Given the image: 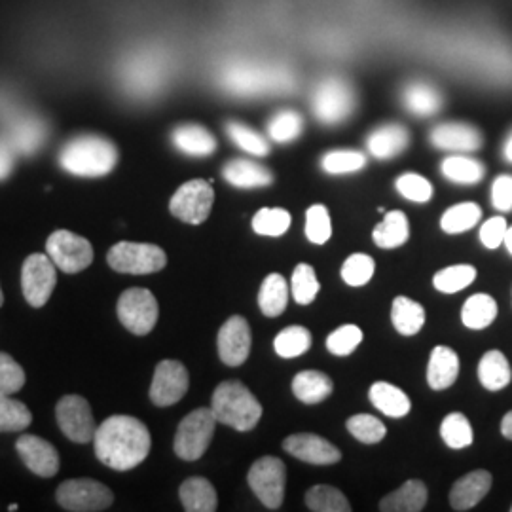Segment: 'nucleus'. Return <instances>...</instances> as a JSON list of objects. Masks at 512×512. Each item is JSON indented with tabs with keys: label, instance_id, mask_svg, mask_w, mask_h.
<instances>
[{
	"label": "nucleus",
	"instance_id": "37",
	"mask_svg": "<svg viewBox=\"0 0 512 512\" xmlns=\"http://www.w3.org/2000/svg\"><path fill=\"white\" fill-rule=\"evenodd\" d=\"M46 137V128L37 118H23L12 128L10 145L21 154H33L42 145Z\"/></svg>",
	"mask_w": 512,
	"mask_h": 512
},
{
	"label": "nucleus",
	"instance_id": "43",
	"mask_svg": "<svg viewBox=\"0 0 512 512\" xmlns=\"http://www.w3.org/2000/svg\"><path fill=\"white\" fill-rule=\"evenodd\" d=\"M302 129H304V120L298 112L281 110L270 120L268 135L275 143L285 145V143H291L294 139H298Z\"/></svg>",
	"mask_w": 512,
	"mask_h": 512
},
{
	"label": "nucleus",
	"instance_id": "45",
	"mask_svg": "<svg viewBox=\"0 0 512 512\" xmlns=\"http://www.w3.org/2000/svg\"><path fill=\"white\" fill-rule=\"evenodd\" d=\"M321 165L329 175H348L365 167L366 156L359 150H330L323 156Z\"/></svg>",
	"mask_w": 512,
	"mask_h": 512
},
{
	"label": "nucleus",
	"instance_id": "50",
	"mask_svg": "<svg viewBox=\"0 0 512 512\" xmlns=\"http://www.w3.org/2000/svg\"><path fill=\"white\" fill-rule=\"evenodd\" d=\"M361 342H363V330L359 329L357 325H344V327L330 332L329 338H327V349L332 355L346 357L359 348Z\"/></svg>",
	"mask_w": 512,
	"mask_h": 512
},
{
	"label": "nucleus",
	"instance_id": "20",
	"mask_svg": "<svg viewBox=\"0 0 512 512\" xmlns=\"http://www.w3.org/2000/svg\"><path fill=\"white\" fill-rule=\"evenodd\" d=\"M459 376L458 353L448 346H437L431 351L427 365V384L431 389L442 391L456 384Z\"/></svg>",
	"mask_w": 512,
	"mask_h": 512
},
{
	"label": "nucleus",
	"instance_id": "38",
	"mask_svg": "<svg viewBox=\"0 0 512 512\" xmlns=\"http://www.w3.org/2000/svg\"><path fill=\"white\" fill-rule=\"evenodd\" d=\"M306 505L313 512H349L351 503L348 497L342 494L338 488H332L327 484H319L310 488L306 494Z\"/></svg>",
	"mask_w": 512,
	"mask_h": 512
},
{
	"label": "nucleus",
	"instance_id": "7",
	"mask_svg": "<svg viewBox=\"0 0 512 512\" xmlns=\"http://www.w3.org/2000/svg\"><path fill=\"white\" fill-rule=\"evenodd\" d=\"M55 499L65 511L99 512L109 509L114 503V494L105 484L92 478H73L57 488Z\"/></svg>",
	"mask_w": 512,
	"mask_h": 512
},
{
	"label": "nucleus",
	"instance_id": "19",
	"mask_svg": "<svg viewBox=\"0 0 512 512\" xmlns=\"http://www.w3.org/2000/svg\"><path fill=\"white\" fill-rule=\"evenodd\" d=\"M431 143L440 150L475 152L482 147V135L469 124L446 122L431 131Z\"/></svg>",
	"mask_w": 512,
	"mask_h": 512
},
{
	"label": "nucleus",
	"instance_id": "31",
	"mask_svg": "<svg viewBox=\"0 0 512 512\" xmlns=\"http://www.w3.org/2000/svg\"><path fill=\"white\" fill-rule=\"evenodd\" d=\"M403 103L408 112L427 118L439 112L442 107V97L431 84L412 82L404 88Z\"/></svg>",
	"mask_w": 512,
	"mask_h": 512
},
{
	"label": "nucleus",
	"instance_id": "56",
	"mask_svg": "<svg viewBox=\"0 0 512 512\" xmlns=\"http://www.w3.org/2000/svg\"><path fill=\"white\" fill-rule=\"evenodd\" d=\"M501 435L505 439L512 440V410L505 414V418L501 420Z\"/></svg>",
	"mask_w": 512,
	"mask_h": 512
},
{
	"label": "nucleus",
	"instance_id": "48",
	"mask_svg": "<svg viewBox=\"0 0 512 512\" xmlns=\"http://www.w3.org/2000/svg\"><path fill=\"white\" fill-rule=\"evenodd\" d=\"M374 270H376V264L372 256L355 253L344 262L340 274L349 287H363L372 279Z\"/></svg>",
	"mask_w": 512,
	"mask_h": 512
},
{
	"label": "nucleus",
	"instance_id": "10",
	"mask_svg": "<svg viewBox=\"0 0 512 512\" xmlns=\"http://www.w3.org/2000/svg\"><path fill=\"white\" fill-rule=\"evenodd\" d=\"M247 482L256 497L268 509H279L285 497V484H287V467L279 458L264 456L256 459L253 467L249 469Z\"/></svg>",
	"mask_w": 512,
	"mask_h": 512
},
{
	"label": "nucleus",
	"instance_id": "60",
	"mask_svg": "<svg viewBox=\"0 0 512 512\" xmlns=\"http://www.w3.org/2000/svg\"><path fill=\"white\" fill-rule=\"evenodd\" d=\"M4 304V294H2V289H0V306Z\"/></svg>",
	"mask_w": 512,
	"mask_h": 512
},
{
	"label": "nucleus",
	"instance_id": "6",
	"mask_svg": "<svg viewBox=\"0 0 512 512\" xmlns=\"http://www.w3.org/2000/svg\"><path fill=\"white\" fill-rule=\"evenodd\" d=\"M311 109L319 122L327 126L340 124L348 120L355 110V93L346 80L325 78L313 92Z\"/></svg>",
	"mask_w": 512,
	"mask_h": 512
},
{
	"label": "nucleus",
	"instance_id": "53",
	"mask_svg": "<svg viewBox=\"0 0 512 512\" xmlns=\"http://www.w3.org/2000/svg\"><path fill=\"white\" fill-rule=\"evenodd\" d=\"M507 228H509V224H507L505 217H494V219L486 220L480 228L482 245L488 247V249H497L505 239Z\"/></svg>",
	"mask_w": 512,
	"mask_h": 512
},
{
	"label": "nucleus",
	"instance_id": "42",
	"mask_svg": "<svg viewBox=\"0 0 512 512\" xmlns=\"http://www.w3.org/2000/svg\"><path fill=\"white\" fill-rule=\"evenodd\" d=\"M476 279V268L471 264H458L440 270L433 277L435 289L444 294H454L467 289Z\"/></svg>",
	"mask_w": 512,
	"mask_h": 512
},
{
	"label": "nucleus",
	"instance_id": "27",
	"mask_svg": "<svg viewBox=\"0 0 512 512\" xmlns=\"http://www.w3.org/2000/svg\"><path fill=\"white\" fill-rule=\"evenodd\" d=\"M334 385L325 372L304 370L296 374L293 380V393L298 401L306 404L323 403L330 397Z\"/></svg>",
	"mask_w": 512,
	"mask_h": 512
},
{
	"label": "nucleus",
	"instance_id": "14",
	"mask_svg": "<svg viewBox=\"0 0 512 512\" xmlns=\"http://www.w3.org/2000/svg\"><path fill=\"white\" fill-rule=\"evenodd\" d=\"M190 385V376L183 363L179 361H162L154 370L150 384V401L165 408L179 403L186 395Z\"/></svg>",
	"mask_w": 512,
	"mask_h": 512
},
{
	"label": "nucleus",
	"instance_id": "21",
	"mask_svg": "<svg viewBox=\"0 0 512 512\" xmlns=\"http://www.w3.org/2000/svg\"><path fill=\"white\" fill-rule=\"evenodd\" d=\"M410 143V135L403 126L399 124H387L382 128L374 129L368 139L366 147L368 152L378 160H391L399 156L404 148Z\"/></svg>",
	"mask_w": 512,
	"mask_h": 512
},
{
	"label": "nucleus",
	"instance_id": "33",
	"mask_svg": "<svg viewBox=\"0 0 512 512\" xmlns=\"http://www.w3.org/2000/svg\"><path fill=\"white\" fill-rule=\"evenodd\" d=\"M497 317V302L490 294L478 293L467 298L461 308V321L467 329L482 330L490 327Z\"/></svg>",
	"mask_w": 512,
	"mask_h": 512
},
{
	"label": "nucleus",
	"instance_id": "11",
	"mask_svg": "<svg viewBox=\"0 0 512 512\" xmlns=\"http://www.w3.org/2000/svg\"><path fill=\"white\" fill-rule=\"evenodd\" d=\"M57 266L48 255H29L21 268V289L25 300L33 308H44L54 293Z\"/></svg>",
	"mask_w": 512,
	"mask_h": 512
},
{
	"label": "nucleus",
	"instance_id": "24",
	"mask_svg": "<svg viewBox=\"0 0 512 512\" xmlns=\"http://www.w3.org/2000/svg\"><path fill=\"white\" fill-rule=\"evenodd\" d=\"M222 175L236 188H262L274 183V175L268 167L251 160H232L224 165Z\"/></svg>",
	"mask_w": 512,
	"mask_h": 512
},
{
	"label": "nucleus",
	"instance_id": "34",
	"mask_svg": "<svg viewBox=\"0 0 512 512\" xmlns=\"http://www.w3.org/2000/svg\"><path fill=\"white\" fill-rule=\"evenodd\" d=\"M442 175L458 184H476L484 179V165L469 156H448L440 165Z\"/></svg>",
	"mask_w": 512,
	"mask_h": 512
},
{
	"label": "nucleus",
	"instance_id": "57",
	"mask_svg": "<svg viewBox=\"0 0 512 512\" xmlns=\"http://www.w3.org/2000/svg\"><path fill=\"white\" fill-rule=\"evenodd\" d=\"M503 154H505V160L512 164V131L509 139H507V143H505V148H503Z\"/></svg>",
	"mask_w": 512,
	"mask_h": 512
},
{
	"label": "nucleus",
	"instance_id": "16",
	"mask_svg": "<svg viewBox=\"0 0 512 512\" xmlns=\"http://www.w3.org/2000/svg\"><path fill=\"white\" fill-rule=\"evenodd\" d=\"M16 450L31 473L42 478H52L59 473L61 459L52 442L37 435H21L16 442Z\"/></svg>",
	"mask_w": 512,
	"mask_h": 512
},
{
	"label": "nucleus",
	"instance_id": "29",
	"mask_svg": "<svg viewBox=\"0 0 512 512\" xmlns=\"http://www.w3.org/2000/svg\"><path fill=\"white\" fill-rule=\"evenodd\" d=\"M410 238V224L403 211H387L384 220L374 228L372 239L382 249H397Z\"/></svg>",
	"mask_w": 512,
	"mask_h": 512
},
{
	"label": "nucleus",
	"instance_id": "18",
	"mask_svg": "<svg viewBox=\"0 0 512 512\" xmlns=\"http://www.w3.org/2000/svg\"><path fill=\"white\" fill-rule=\"evenodd\" d=\"M492 488V475L484 469L461 476L450 490V505L456 511H471L488 495Z\"/></svg>",
	"mask_w": 512,
	"mask_h": 512
},
{
	"label": "nucleus",
	"instance_id": "40",
	"mask_svg": "<svg viewBox=\"0 0 512 512\" xmlns=\"http://www.w3.org/2000/svg\"><path fill=\"white\" fill-rule=\"evenodd\" d=\"M293 217L289 211L281 207H264L256 211L253 217V230L258 236H268V238H279L291 228Z\"/></svg>",
	"mask_w": 512,
	"mask_h": 512
},
{
	"label": "nucleus",
	"instance_id": "28",
	"mask_svg": "<svg viewBox=\"0 0 512 512\" xmlns=\"http://www.w3.org/2000/svg\"><path fill=\"white\" fill-rule=\"evenodd\" d=\"M478 380L488 391L505 389L512 380L509 359L497 349L484 353V357L478 363Z\"/></svg>",
	"mask_w": 512,
	"mask_h": 512
},
{
	"label": "nucleus",
	"instance_id": "3",
	"mask_svg": "<svg viewBox=\"0 0 512 512\" xmlns=\"http://www.w3.org/2000/svg\"><path fill=\"white\" fill-rule=\"evenodd\" d=\"M211 410L215 412L219 423H224L241 433L255 429L264 412L255 395L238 380L222 382L215 389L211 399Z\"/></svg>",
	"mask_w": 512,
	"mask_h": 512
},
{
	"label": "nucleus",
	"instance_id": "17",
	"mask_svg": "<svg viewBox=\"0 0 512 512\" xmlns=\"http://www.w3.org/2000/svg\"><path fill=\"white\" fill-rule=\"evenodd\" d=\"M287 454L311 465H332L342 459V452L323 437L311 433H298L283 440Z\"/></svg>",
	"mask_w": 512,
	"mask_h": 512
},
{
	"label": "nucleus",
	"instance_id": "55",
	"mask_svg": "<svg viewBox=\"0 0 512 512\" xmlns=\"http://www.w3.org/2000/svg\"><path fill=\"white\" fill-rule=\"evenodd\" d=\"M14 167V148L0 139V181L8 179Z\"/></svg>",
	"mask_w": 512,
	"mask_h": 512
},
{
	"label": "nucleus",
	"instance_id": "2",
	"mask_svg": "<svg viewBox=\"0 0 512 512\" xmlns=\"http://www.w3.org/2000/svg\"><path fill=\"white\" fill-rule=\"evenodd\" d=\"M118 162V150L109 139L99 135H80L69 141L61 154V167L76 177H103L109 175Z\"/></svg>",
	"mask_w": 512,
	"mask_h": 512
},
{
	"label": "nucleus",
	"instance_id": "1",
	"mask_svg": "<svg viewBox=\"0 0 512 512\" xmlns=\"http://www.w3.org/2000/svg\"><path fill=\"white\" fill-rule=\"evenodd\" d=\"M97 459L114 471H131L150 454L152 439L147 425L131 416H110L93 437Z\"/></svg>",
	"mask_w": 512,
	"mask_h": 512
},
{
	"label": "nucleus",
	"instance_id": "61",
	"mask_svg": "<svg viewBox=\"0 0 512 512\" xmlns=\"http://www.w3.org/2000/svg\"><path fill=\"white\" fill-rule=\"evenodd\" d=\"M511 511H512V507H511Z\"/></svg>",
	"mask_w": 512,
	"mask_h": 512
},
{
	"label": "nucleus",
	"instance_id": "22",
	"mask_svg": "<svg viewBox=\"0 0 512 512\" xmlns=\"http://www.w3.org/2000/svg\"><path fill=\"white\" fill-rule=\"evenodd\" d=\"M171 139L181 152L194 158H205L217 150V139L198 124H184L173 129Z\"/></svg>",
	"mask_w": 512,
	"mask_h": 512
},
{
	"label": "nucleus",
	"instance_id": "4",
	"mask_svg": "<svg viewBox=\"0 0 512 512\" xmlns=\"http://www.w3.org/2000/svg\"><path fill=\"white\" fill-rule=\"evenodd\" d=\"M217 427V416L211 408L192 410L175 433V454L184 461H196L207 452Z\"/></svg>",
	"mask_w": 512,
	"mask_h": 512
},
{
	"label": "nucleus",
	"instance_id": "39",
	"mask_svg": "<svg viewBox=\"0 0 512 512\" xmlns=\"http://www.w3.org/2000/svg\"><path fill=\"white\" fill-rule=\"evenodd\" d=\"M311 348V332L306 327L294 325L281 330L274 340L275 353L283 359L300 357Z\"/></svg>",
	"mask_w": 512,
	"mask_h": 512
},
{
	"label": "nucleus",
	"instance_id": "44",
	"mask_svg": "<svg viewBox=\"0 0 512 512\" xmlns=\"http://www.w3.org/2000/svg\"><path fill=\"white\" fill-rule=\"evenodd\" d=\"M319 279L315 275V270L311 268L310 264L302 262L294 268L293 277H291V291H293V298L296 304L300 306H308L311 304L317 294H319Z\"/></svg>",
	"mask_w": 512,
	"mask_h": 512
},
{
	"label": "nucleus",
	"instance_id": "9",
	"mask_svg": "<svg viewBox=\"0 0 512 512\" xmlns=\"http://www.w3.org/2000/svg\"><path fill=\"white\" fill-rule=\"evenodd\" d=\"M46 253L65 274H80L93 262L92 243L71 230H55L46 241Z\"/></svg>",
	"mask_w": 512,
	"mask_h": 512
},
{
	"label": "nucleus",
	"instance_id": "41",
	"mask_svg": "<svg viewBox=\"0 0 512 512\" xmlns=\"http://www.w3.org/2000/svg\"><path fill=\"white\" fill-rule=\"evenodd\" d=\"M33 421L31 410L14 399V395L0 393V431H21L27 429Z\"/></svg>",
	"mask_w": 512,
	"mask_h": 512
},
{
	"label": "nucleus",
	"instance_id": "52",
	"mask_svg": "<svg viewBox=\"0 0 512 512\" xmlns=\"http://www.w3.org/2000/svg\"><path fill=\"white\" fill-rule=\"evenodd\" d=\"M25 385V370L14 357L0 351V393L16 395Z\"/></svg>",
	"mask_w": 512,
	"mask_h": 512
},
{
	"label": "nucleus",
	"instance_id": "15",
	"mask_svg": "<svg viewBox=\"0 0 512 512\" xmlns=\"http://www.w3.org/2000/svg\"><path fill=\"white\" fill-rule=\"evenodd\" d=\"M251 344H253V336L245 317L234 315L220 327L217 348H219L220 361L224 365H243L249 359Z\"/></svg>",
	"mask_w": 512,
	"mask_h": 512
},
{
	"label": "nucleus",
	"instance_id": "32",
	"mask_svg": "<svg viewBox=\"0 0 512 512\" xmlns=\"http://www.w3.org/2000/svg\"><path fill=\"white\" fill-rule=\"evenodd\" d=\"M391 321L399 334L414 336L425 325V310L420 302L406 296H397L391 308Z\"/></svg>",
	"mask_w": 512,
	"mask_h": 512
},
{
	"label": "nucleus",
	"instance_id": "46",
	"mask_svg": "<svg viewBox=\"0 0 512 512\" xmlns=\"http://www.w3.org/2000/svg\"><path fill=\"white\" fill-rule=\"evenodd\" d=\"M226 133L234 141V145L241 148L243 152H249L253 156H268L270 154L268 141L260 133H256L255 129H251L245 124L230 122L226 126Z\"/></svg>",
	"mask_w": 512,
	"mask_h": 512
},
{
	"label": "nucleus",
	"instance_id": "47",
	"mask_svg": "<svg viewBox=\"0 0 512 512\" xmlns=\"http://www.w3.org/2000/svg\"><path fill=\"white\" fill-rule=\"evenodd\" d=\"M332 236V222L325 205H311L306 211V238L313 245H325Z\"/></svg>",
	"mask_w": 512,
	"mask_h": 512
},
{
	"label": "nucleus",
	"instance_id": "23",
	"mask_svg": "<svg viewBox=\"0 0 512 512\" xmlns=\"http://www.w3.org/2000/svg\"><path fill=\"white\" fill-rule=\"evenodd\" d=\"M179 495L183 501L184 511L215 512L219 507V497H217L215 486L202 476L184 480Z\"/></svg>",
	"mask_w": 512,
	"mask_h": 512
},
{
	"label": "nucleus",
	"instance_id": "30",
	"mask_svg": "<svg viewBox=\"0 0 512 512\" xmlns=\"http://www.w3.org/2000/svg\"><path fill=\"white\" fill-rule=\"evenodd\" d=\"M289 304V283L281 274H270L260 287L258 306L266 317H279Z\"/></svg>",
	"mask_w": 512,
	"mask_h": 512
},
{
	"label": "nucleus",
	"instance_id": "26",
	"mask_svg": "<svg viewBox=\"0 0 512 512\" xmlns=\"http://www.w3.org/2000/svg\"><path fill=\"white\" fill-rule=\"evenodd\" d=\"M368 397L370 403L389 418H404L412 408V403L403 389L389 382H376L370 385Z\"/></svg>",
	"mask_w": 512,
	"mask_h": 512
},
{
	"label": "nucleus",
	"instance_id": "13",
	"mask_svg": "<svg viewBox=\"0 0 512 512\" xmlns=\"http://www.w3.org/2000/svg\"><path fill=\"white\" fill-rule=\"evenodd\" d=\"M55 418L63 435L76 444H88L95 437L92 408L80 395H65L55 406Z\"/></svg>",
	"mask_w": 512,
	"mask_h": 512
},
{
	"label": "nucleus",
	"instance_id": "12",
	"mask_svg": "<svg viewBox=\"0 0 512 512\" xmlns=\"http://www.w3.org/2000/svg\"><path fill=\"white\" fill-rule=\"evenodd\" d=\"M215 202V192L213 186L202 181V179H194L184 183L171 198L169 202V211L173 213V217L183 220L186 224H203Z\"/></svg>",
	"mask_w": 512,
	"mask_h": 512
},
{
	"label": "nucleus",
	"instance_id": "51",
	"mask_svg": "<svg viewBox=\"0 0 512 512\" xmlns=\"http://www.w3.org/2000/svg\"><path fill=\"white\" fill-rule=\"evenodd\" d=\"M397 192L410 202L425 203L433 196V184L418 173H404L397 179Z\"/></svg>",
	"mask_w": 512,
	"mask_h": 512
},
{
	"label": "nucleus",
	"instance_id": "25",
	"mask_svg": "<svg viewBox=\"0 0 512 512\" xmlns=\"http://www.w3.org/2000/svg\"><path fill=\"white\" fill-rule=\"evenodd\" d=\"M427 505V486L421 480H408L380 501V511L420 512Z\"/></svg>",
	"mask_w": 512,
	"mask_h": 512
},
{
	"label": "nucleus",
	"instance_id": "5",
	"mask_svg": "<svg viewBox=\"0 0 512 512\" xmlns=\"http://www.w3.org/2000/svg\"><path fill=\"white\" fill-rule=\"evenodd\" d=\"M107 262L118 274L147 275L164 270L167 255L164 249L152 243L120 241L110 247Z\"/></svg>",
	"mask_w": 512,
	"mask_h": 512
},
{
	"label": "nucleus",
	"instance_id": "58",
	"mask_svg": "<svg viewBox=\"0 0 512 512\" xmlns=\"http://www.w3.org/2000/svg\"><path fill=\"white\" fill-rule=\"evenodd\" d=\"M503 243H505V247H507V251L512 255V226L511 228H507V234H505V239H503Z\"/></svg>",
	"mask_w": 512,
	"mask_h": 512
},
{
	"label": "nucleus",
	"instance_id": "59",
	"mask_svg": "<svg viewBox=\"0 0 512 512\" xmlns=\"http://www.w3.org/2000/svg\"><path fill=\"white\" fill-rule=\"evenodd\" d=\"M10 512L18 511V505H10V509H8Z\"/></svg>",
	"mask_w": 512,
	"mask_h": 512
},
{
	"label": "nucleus",
	"instance_id": "35",
	"mask_svg": "<svg viewBox=\"0 0 512 512\" xmlns=\"http://www.w3.org/2000/svg\"><path fill=\"white\" fill-rule=\"evenodd\" d=\"M440 437L452 450H463L473 444L475 433L471 421L467 420L465 414L452 412L440 423Z\"/></svg>",
	"mask_w": 512,
	"mask_h": 512
},
{
	"label": "nucleus",
	"instance_id": "49",
	"mask_svg": "<svg viewBox=\"0 0 512 512\" xmlns=\"http://www.w3.org/2000/svg\"><path fill=\"white\" fill-rule=\"evenodd\" d=\"M348 431L359 442L376 444V442L385 439L387 427L382 423V420H378L370 414H357V416L349 418Z\"/></svg>",
	"mask_w": 512,
	"mask_h": 512
},
{
	"label": "nucleus",
	"instance_id": "36",
	"mask_svg": "<svg viewBox=\"0 0 512 512\" xmlns=\"http://www.w3.org/2000/svg\"><path fill=\"white\" fill-rule=\"evenodd\" d=\"M482 217V209L473 202H463L450 207L440 217V228L446 234H463L471 228H475L478 220Z\"/></svg>",
	"mask_w": 512,
	"mask_h": 512
},
{
	"label": "nucleus",
	"instance_id": "8",
	"mask_svg": "<svg viewBox=\"0 0 512 512\" xmlns=\"http://www.w3.org/2000/svg\"><path fill=\"white\" fill-rule=\"evenodd\" d=\"M118 319L135 336H147L158 323V300L148 289H128L118 298Z\"/></svg>",
	"mask_w": 512,
	"mask_h": 512
},
{
	"label": "nucleus",
	"instance_id": "54",
	"mask_svg": "<svg viewBox=\"0 0 512 512\" xmlns=\"http://www.w3.org/2000/svg\"><path fill=\"white\" fill-rule=\"evenodd\" d=\"M492 205L501 213L512 211V175H501L492 184Z\"/></svg>",
	"mask_w": 512,
	"mask_h": 512
}]
</instances>
